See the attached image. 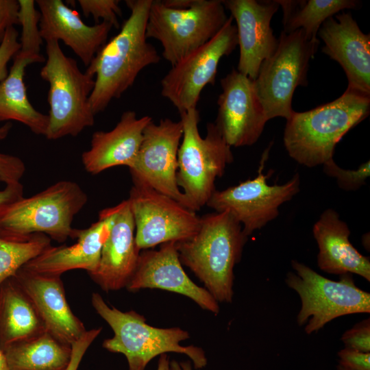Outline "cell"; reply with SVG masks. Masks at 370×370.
<instances>
[{
	"mask_svg": "<svg viewBox=\"0 0 370 370\" xmlns=\"http://www.w3.org/2000/svg\"><path fill=\"white\" fill-rule=\"evenodd\" d=\"M152 0H127L130 10L119 32L97 51L86 72L95 77L89 104L95 115L105 110L134 83L145 67L160 56L147 41L146 24Z\"/></svg>",
	"mask_w": 370,
	"mask_h": 370,
	"instance_id": "obj_1",
	"label": "cell"
},
{
	"mask_svg": "<svg viewBox=\"0 0 370 370\" xmlns=\"http://www.w3.org/2000/svg\"><path fill=\"white\" fill-rule=\"evenodd\" d=\"M370 96L346 89L336 99L286 120L284 145L289 156L312 168L333 160L341 138L369 114Z\"/></svg>",
	"mask_w": 370,
	"mask_h": 370,
	"instance_id": "obj_2",
	"label": "cell"
},
{
	"mask_svg": "<svg viewBox=\"0 0 370 370\" xmlns=\"http://www.w3.org/2000/svg\"><path fill=\"white\" fill-rule=\"evenodd\" d=\"M247 236L229 212L200 217V225L190 238L176 243L180 260L204 284L218 302L230 303L234 268L242 257Z\"/></svg>",
	"mask_w": 370,
	"mask_h": 370,
	"instance_id": "obj_3",
	"label": "cell"
},
{
	"mask_svg": "<svg viewBox=\"0 0 370 370\" xmlns=\"http://www.w3.org/2000/svg\"><path fill=\"white\" fill-rule=\"evenodd\" d=\"M87 201L86 193L77 183L59 181L34 195L2 206L0 237L23 241L42 234L58 243L75 239L77 229L71 224Z\"/></svg>",
	"mask_w": 370,
	"mask_h": 370,
	"instance_id": "obj_4",
	"label": "cell"
},
{
	"mask_svg": "<svg viewBox=\"0 0 370 370\" xmlns=\"http://www.w3.org/2000/svg\"><path fill=\"white\" fill-rule=\"evenodd\" d=\"M91 304L114 332L112 338L103 342V347L110 352L123 354L129 370H145L152 359L168 352L186 355L195 369L204 368L207 365L205 352L201 347L180 345L189 338L187 331L177 327L151 326L144 316L134 310L123 312L109 306L98 293L92 294Z\"/></svg>",
	"mask_w": 370,
	"mask_h": 370,
	"instance_id": "obj_5",
	"label": "cell"
},
{
	"mask_svg": "<svg viewBox=\"0 0 370 370\" xmlns=\"http://www.w3.org/2000/svg\"><path fill=\"white\" fill-rule=\"evenodd\" d=\"M45 51L47 58L40 72L49 84V122L45 136L48 140L76 136L95 123V115L89 104L95 77L82 72L77 61L64 54L58 41H46Z\"/></svg>",
	"mask_w": 370,
	"mask_h": 370,
	"instance_id": "obj_6",
	"label": "cell"
},
{
	"mask_svg": "<svg viewBox=\"0 0 370 370\" xmlns=\"http://www.w3.org/2000/svg\"><path fill=\"white\" fill-rule=\"evenodd\" d=\"M180 115L183 134L177 153V183L188 208L196 212L206 205L216 190V179L222 177L234 156L214 123H208L205 137L201 136L197 108Z\"/></svg>",
	"mask_w": 370,
	"mask_h": 370,
	"instance_id": "obj_7",
	"label": "cell"
},
{
	"mask_svg": "<svg viewBox=\"0 0 370 370\" xmlns=\"http://www.w3.org/2000/svg\"><path fill=\"white\" fill-rule=\"evenodd\" d=\"M227 18L223 1L219 0H193L183 8L152 0L146 37L160 42L162 57L173 66L212 38Z\"/></svg>",
	"mask_w": 370,
	"mask_h": 370,
	"instance_id": "obj_8",
	"label": "cell"
},
{
	"mask_svg": "<svg viewBox=\"0 0 370 370\" xmlns=\"http://www.w3.org/2000/svg\"><path fill=\"white\" fill-rule=\"evenodd\" d=\"M294 272L285 282L301 300L297 324L308 334L317 332L332 320L347 314L370 312V294L356 286L352 274L338 281L319 274L304 263L293 260Z\"/></svg>",
	"mask_w": 370,
	"mask_h": 370,
	"instance_id": "obj_9",
	"label": "cell"
},
{
	"mask_svg": "<svg viewBox=\"0 0 370 370\" xmlns=\"http://www.w3.org/2000/svg\"><path fill=\"white\" fill-rule=\"evenodd\" d=\"M319 44L308 40L302 29L281 32L275 52L264 60L254 80L256 94L267 119H288L294 110L292 99L297 87L308 86L309 62Z\"/></svg>",
	"mask_w": 370,
	"mask_h": 370,
	"instance_id": "obj_10",
	"label": "cell"
},
{
	"mask_svg": "<svg viewBox=\"0 0 370 370\" xmlns=\"http://www.w3.org/2000/svg\"><path fill=\"white\" fill-rule=\"evenodd\" d=\"M271 145L262 153L256 177L222 190H215L206 205L215 212L231 214L241 224L247 237L276 219L280 206L291 200L300 190L297 173L283 184L267 183L272 171L265 175L264 168Z\"/></svg>",
	"mask_w": 370,
	"mask_h": 370,
	"instance_id": "obj_11",
	"label": "cell"
},
{
	"mask_svg": "<svg viewBox=\"0 0 370 370\" xmlns=\"http://www.w3.org/2000/svg\"><path fill=\"white\" fill-rule=\"evenodd\" d=\"M232 16L209 41L192 51L172 68L161 80V95L179 114L197 108L203 89L215 83L221 59L238 45L237 30Z\"/></svg>",
	"mask_w": 370,
	"mask_h": 370,
	"instance_id": "obj_12",
	"label": "cell"
},
{
	"mask_svg": "<svg viewBox=\"0 0 370 370\" xmlns=\"http://www.w3.org/2000/svg\"><path fill=\"white\" fill-rule=\"evenodd\" d=\"M127 200L140 251L188 240L199 228L200 217L195 212L145 184L133 182Z\"/></svg>",
	"mask_w": 370,
	"mask_h": 370,
	"instance_id": "obj_13",
	"label": "cell"
},
{
	"mask_svg": "<svg viewBox=\"0 0 370 370\" xmlns=\"http://www.w3.org/2000/svg\"><path fill=\"white\" fill-rule=\"evenodd\" d=\"M182 134L180 120L162 119L158 124L151 121L144 130L138 151L128 168L133 182L145 184L188 208L176 179Z\"/></svg>",
	"mask_w": 370,
	"mask_h": 370,
	"instance_id": "obj_14",
	"label": "cell"
},
{
	"mask_svg": "<svg viewBox=\"0 0 370 370\" xmlns=\"http://www.w3.org/2000/svg\"><path fill=\"white\" fill-rule=\"evenodd\" d=\"M215 125L230 147L251 146L268 121L256 94L254 80L233 69L221 79Z\"/></svg>",
	"mask_w": 370,
	"mask_h": 370,
	"instance_id": "obj_15",
	"label": "cell"
},
{
	"mask_svg": "<svg viewBox=\"0 0 370 370\" xmlns=\"http://www.w3.org/2000/svg\"><path fill=\"white\" fill-rule=\"evenodd\" d=\"M126 288L132 292L144 288L173 292L191 299L214 314L220 310L219 302L204 287L193 282L184 270L175 242L161 244L158 250H141Z\"/></svg>",
	"mask_w": 370,
	"mask_h": 370,
	"instance_id": "obj_16",
	"label": "cell"
},
{
	"mask_svg": "<svg viewBox=\"0 0 370 370\" xmlns=\"http://www.w3.org/2000/svg\"><path fill=\"white\" fill-rule=\"evenodd\" d=\"M236 21L240 54L237 71L255 80L261 64L275 51L278 39L271 27L279 8L275 1H222Z\"/></svg>",
	"mask_w": 370,
	"mask_h": 370,
	"instance_id": "obj_17",
	"label": "cell"
},
{
	"mask_svg": "<svg viewBox=\"0 0 370 370\" xmlns=\"http://www.w3.org/2000/svg\"><path fill=\"white\" fill-rule=\"evenodd\" d=\"M334 16L319 29L317 36L324 43L322 51L343 68L347 88L370 96V35L360 30L350 13Z\"/></svg>",
	"mask_w": 370,
	"mask_h": 370,
	"instance_id": "obj_18",
	"label": "cell"
},
{
	"mask_svg": "<svg viewBox=\"0 0 370 370\" xmlns=\"http://www.w3.org/2000/svg\"><path fill=\"white\" fill-rule=\"evenodd\" d=\"M118 209L117 204L101 210L97 221L86 229L77 230L75 243L69 246L51 245L23 268L38 273L57 275L73 269H84L88 274L94 272Z\"/></svg>",
	"mask_w": 370,
	"mask_h": 370,
	"instance_id": "obj_19",
	"label": "cell"
},
{
	"mask_svg": "<svg viewBox=\"0 0 370 370\" xmlns=\"http://www.w3.org/2000/svg\"><path fill=\"white\" fill-rule=\"evenodd\" d=\"M13 278L33 302L46 331L58 340L71 345L86 331L67 302L60 275L21 267Z\"/></svg>",
	"mask_w": 370,
	"mask_h": 370,
	"instance_id": "obj_20",
	"label": "cell"
},
{
	"mask_svg": "<svg viewBox=\"0 0 370 370\" xmlns=\"http://www.w3.org/2000/svg\"><path fill=\"white\" fill-rule=\"evenodd\" d=\"M42 40H62L87 67L106 43L113 27L107 22L86 24L79 14L61 0H36Z\"/></svg>",
	"mask_w": 370,
	"mask_h": 370,
	"instance_id": "obj_21",
	"label": "cell"
},
{
	"mask_svg": "<svg viewBox=\"0 0 370 370\" xmlns=\"http://www.w3.org/2000/svg\"><path fill=\"white\" fill-rule=\"evenodd\" d=\"M110 234L91 278L106 292L126 287L138 263L140 250L135 242V225L127 199L119 204Z\"/></svg>",
	"mask_w": 370,
	"mask_h": 370,
	"instance_id": "obj_22",
	"label": "cell"
},
{
	"mask_svg": "<svg viewBox=\"0 0 370 370\" xmlns=\"http://www.w3.org/2000/svg\"><path fill=\"white\" fill-rule=\"evenodd\" d=\"M151 121L149 116L139 118L136 112L128 110L112 130L94 132L90 149L82 155L84 169L97 175L116 166L129 167L138 151L144 130Z\"/></svg>",
	"mask_w": 370,
	"mask_h": 370,
	"instance_id": "obj_23",
	"label": "cell"
},
{
	"mask_svg": "<svg viewBox=\"0 0 370 370\" xmlns=\"http://www.w3.org/2000/svg\"><path fill=\"white\" fill-rule=\"evenodd\" d=\"M351 234L347 224L337 212L324 210L312 227L317 243V265L328 273L357 274L370 281L369 258L360 254L350 243Z\"/></svg>",
	"mask_w": 370,
	"mask_h": 370,
	"instance_id": "obj_24",
	"label": "cell"
},
{
	"mask_svg": "<svg viewBox=\"0 0 370 370\" xmlns=\"http://www.w3.org/2000/svg\"><path fill=\"white\" fill-rule=\"evenodd\" d=\"M45 62L40 54L19 51L6 78L0 82V122L16 121L26 125L33 133L45 136L48 115L38 110L28 99L24 76L26 67L34 63Z\"/></svg>",
	"mask_w": 370,
	"mask_h": 370,
	"instance_id": "obj_25",
	"label": "cell"
},
{
	"mask_svg": "<svg viewBox=\"0 0 370 370\" xmlns=\"http://www.w3.org/2000/svg\"><path fill=\"white\" fill-rule=\"evenodd\" d=\"M46 331L33 302L12 277L0 286V345L38 336Z\"/></svg>",
	"mask_w": 370,
	"mask_h": 370,
	"instance_id": "obj_26",
	"label": "cell"
},
{
	"mask_svg": "<svg viewBox=\"0 0 370 370\" xmlns=\"http://www.w3.org/2000/svg\"><path fill=\"white\" fill-rule=\"evenodd\" d=\"M2 349L9 370H64L72 351L47 331Z\"/></svg>",
	"mask_w": 370,
	"mask_h": 370,
	"instance_id": "obj_27",
	"label": "cell"
},
{
	"mask_svg": "<svg viewBox=\"0 0 370 370\" xmlns=\"http://www.w3.org/2000/svg\"><path fill=\"white\" fill-rule=\"evenodd\" d=\"M283 10V32L289 34L302 29L306 38L319 45V29L328 18L345 9H357L355 0L275 1Z\"/></svg>",
	"mask_w": 370,
	"mask_h": 370,
	"instance_id": "obj_28",
	"label": "cell"
},
{
	"mask_svg": "<svg viewBox=\"0 0 370 370\" xmlns=\"http://www.w3.org/2000/svg\"><path fill=\"white\" fill-rule=\"evenodd\" d=\"M51 238L36 234L23 241L0 237V286L29 261L51 246Z\"/></svg>",
	"mask_w": 370,
	"mask_h": 370,
	"instance_id": "obj_29",
	"label": "cell"
},
{
	"mask_svg": "<svg viewBox=\"0 0 370 370\" xmlns=\"http://www.w3.org/2000/svg\"><path fill=\"white\" fill-rule=\"evenodd\" d=\"M18 24L22 27L20 37V51L32 54H40L42 38L39 22L40 13L36 8L34 0H18Z\"/></svg>",
	"mask_w": 370,
	"mask_h": 370,
	"instance_id": "obj_30",
	"label": "cell"
},
{
	"mask_svg": "<svg viewBox=\"0 0 370 370\" xmlns=\"http://www.w3.org/2000/svg\"><path fill=\"white\" fill-rule=\"evenodd\" d=\"M323 171L327 175L336 180L338 186L345 191H355L366 184L370 175L369 160L360 164L356 170L339 167L334 160L323 164Z\"/></svg>",
	"mask_w": 370,
	"mask_h": 370,
	"instance_id": "obj_31",
	"label": "cell"
},
{
	"mask_svg": "<svg viewBox=\"0 0 370 370\" xmlns=\"http://www.w3.org/2000/svg\"><path fill=\"white\" fill-rule=\"evenodd\" d=\"M79 5L84 16H91L96 24L107 22L119 28L118 16H121L120 1L118 0H78Z\"/></svg>",
	"mask_w": 370,
	"mask_h": 370,
	"instance_id": "obj_32",
	"label": "cell"
},
{
	"mask_svg": "<svg viewBox=\"0 0 370 370\" xmlns=\"http://www.w3.org/2000/svg\"><path fill=\"white\" fill-rule=\"evenodd\" d=\"M345 347L356 351L370 352V319H366L345 332L341 338Z\"/></svg>",
	"mask_w": 370,
	"mask_h": 370,
	"instance_id": "obj_33",
	"label": "cell"
},
{
	"mask_svg": "<svg viewBox=\"0 0 370 370\" xmlns=\"http://www.w3.org/2000/svg\"><path fill=\"white\" fill-rule=\"evenodd\" d=\"M18 32L14 26L9 27L0 43V82L8 75L7 65L20 51L21 45L18 40Z\"/></svg>",
	"mask_w": 370,
	"mask_h": 370,
	"instance_id": "obj_34",
	"label": "cell"
},
{
	"mask_svg": "<svg viewBox=\"0 0 370 370\" xmlns=\"http://www.w3.org/2000/svg\"><path fill=\"white\" fill-rule=\"evenodd\" d=\"M25 171V163L20 158L0 153L1 182L5 185L19 183Z\"/></svg>",
	"mask_w": 370,
	"mask_h": 370,
	"instance_id": "obj_35",
	"label": "cell"
},
{
	"mask_svg": "<svg viewBox=\"0 0 370 370\" xmlns=\"http://www.w3.org/2000/svg\"><path fill=\"white\" fill-rule=\"evenodd\" d=\"M101 328L86 330L84 334L71 345L70 361L64 370H77L84 355L92 343L99 335Z\"/></svg>",
	"mask_w": 370,
	"mask_h": 370,
	"instance_id": "obj_36",
	"label": "cell"
},
{
	"mask_svg": "<svg viewBox=\"0 0 370 370\" xmlns=\"http://www.w3.org/2000/svg\"><path fill=\"white\" fill-rule=\"evenodd\" d=\"M338 365L347 370H370V352L343 348L338 352Z\"/></svg>",
	"mask_w": 370,
	"mask_h": 370,
	"instance_id": "obj_37",
	"label": "cell"
},
{
	"mask_svg": "<svg viewBox=\"0 0 370 370\" xmlns=\"http://www.w3.org/2000/svg\"><path fill=\"white\" fill-rule=\"evenodd\" d=\"M18 10L17 0H0V43L6 30L18 24Z\"/></svg>",
	"mask_w": 370,
	"mask_h": 370,
	"instance_id": "obj_38",
	"label": "cell"
},
{
	"mask_svg": "<svg viewBox=\"0 0 370 370\" xmlns=\"http://www.w3.org/2000/svg\"><path fill=\"white\" fill-rule=\"evenodd\" d=\"M22 197H23V187L21 182L5 185V188L0 190V208Z\"/></svg>",
	"mask_w": 370,
	"mask_h": 370,
	"instance_id": "obj_39",
	"label": "cell"
},
{
	"mask_svg": "<svg viewBox=\"0 0 370 370\" xmlns=\"http://www.w3.org/2000/svg\"><path fill=\"white\" fill-rule=\"evenodd\" d=\"M171 370H193L191 361L177 362L175 360L170 362Z\"/></svg>",
	"mask_w": 370,
	"mask_h": 370,
	"instance_id": "obj_40",
	"label": "cell"
},
{
	"mask_svg": "<svg viewBox=\"0 0 370 370\" xmlns=\"http://www.w3.org/2000/svg\"><path fill=\"white\" fill-rule=\"evenodd\" d=\"M157 370H171L169 357L166 354L160 356Z\"/></svg>",
	"mask_w": 370,
	"mask_h": 370,
	"instance_id": "obj_41",
	"label": "cell"
},
{
	"mask_svg": "<svg viewBox=\"0 0 370 370\" xmlns=\"http://www.w3.org/2000/svg\"><path fill=\"white\" fill-rule=\"evenodd\" d=\"M12 127V125L10 123H7L0 127V140L5 139Z\"/></svg>",
	"mask_w": 370,
	"mask_h": 370,
	"instance_id": "obj_42",
	"label": "cell"
},
{
	"mask_svg": "<svg viewBox=\"0 0 370 370\" xmlns=\"http://www.w3.org/2000/svg\"><path fill=\"white\" fill-rule=\"evenodd\" d=\"M0 370H9L3 351L0 345Z\"/></svg>",
	"mask_w": 370,
	"mask_h": 370,
	"instance_id": "obj_43",
	"label": "cell"
},
{
	"mask_svg": "<svg viewBox=\"0 0 370 370\" xmlns=\"http://www.w3.org/2000/svg\"><path fill=\"white\" fill-rule=\"evenodd\" d=\"M336 369H337V370H347V369H345V368L342 367L340 365H338Z\"/></svg>",
	"mask_w": 370,
	"mask_h": 370,
	"instance_id": "obj_44",
	"label": "cell"
}]
</instances>
